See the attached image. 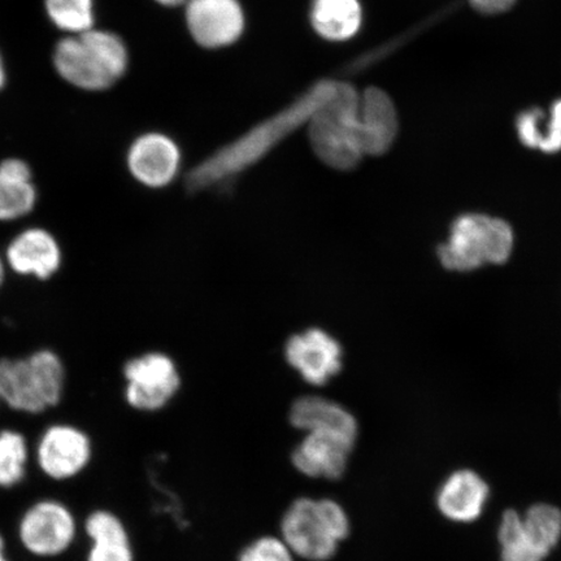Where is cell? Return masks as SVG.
<instances>
[{
  "label": "cell",
  "instance_id": "obj_33",
  "mask_svg": "<svg viewBox=\"0 0 561 561\" xmlns=\"http://www.w3.org/2000/svg\"><path fill=\"white\" fill-rule=\"evenodd\" d=\"M0 405H2V399H0Z\"/></svg>",
  "mask_w": 561,
  "mask_h": 561
},
{
  "label": "cell",
  "instance_id": "obj_29",
  "mask_svg": "<svg viewBox=\"0 0 561 561\" xmlns=\"http://www.w3.org/2000/svg\"><path fill=\"white\" fill-rule=\"evenodd\" d=\"M7 271H9V266H7L4 256L0 254V290L5 283Z\"/></svg>",
  "mask_w": 561,
  "mask_h": 561
},
{
  "label": "cell",
  "instance_id": "obj_4",
  "mask_svg": "<svg viewBox=\"0 0 561 561\" xmlns=\"http://www.w3.org/2000/svg\"><path fill=\"white\" fill-rule=\"evenodd\" d=\"M66 383V364L51 348L0 359V399L13 411L39 415L54 409L65 396Z\"/></svg>",
  "mask_w": 561,
  "mask_h": 561
},
{
  "label": "cell",
  "instance_id": "obj_20",
  "mask_svg": "<svg viewBox=\"0 0 561 561\" xmlns=\"http://www.w3.org/2000/svg\"><path fill=\"white\" fill-rule=\"evenodd\" d=\"M311 23L321 38L345 42L354 38L363 25L360 0H313Z\"/></svg>",
  "mask_w": 561,
  "mask_h": 561
},
{
  "label": "cell",
  "instance_id": "obj_13",
  "mask_svg": "<svg viewBox=\"0 0 561 561\" xmlns=\"http://www.w3.org/2000/svg\"><path fill=\"white\" fill-rule=\"evenodd\" d=\"M285 356L290 367L314 386H324L342 369L340 342L321 329L293 335L286 343Z\"/></svg>",
  "mask_w": 561,
  "mask_h": 561
},
{
  "label": "cell",
  "instance_id": "obj_11",
  "mask_svg": "<svg viewBox=\"0 0 561 561\" xmlns=\"http://www.w3.org/2000/svg\"><path fill=\"white\" fill-rule=\"evenodd\" d=\"M3 256L7 266L15 275L38 280L51 279L59 273L65 261L58 238L42 227L19 231L7 244Z\"/></svg>",
  "mask_w": 561,
  "mask_h": 561
},
{
  "label": "cell",
  "instance_id": "obj_24",
  "mask_svg": "<svg viewBox=\"0 0 561 561\" xmlns=\"http://www.w3.org/2000/svg\"><path fill=\"white\" fill-rule=\"evenodd\" d=\"M497 537L502 547V561H543L546 559L526 537L523 518L514 510L504 512Z\"/></svg>",
  "mask_w": 561,
  "mask_h": 561
},
{
  "label": "cell",
  "instance_id": "obj_9",
  "mask_svg": "<svg viewBox=\"0 0 561 561\" xmlns=\"http://www.w3.org/2000/svg\"><path fill=\"white\" fill-rule=\"evenodd\" d=\"M93 459V442L81 427L53 424L41 434L35 446L39 471L54 481L76 479Z\"/></svg>",
  "mask_w": 561,
  "mask_h": 561
},
{
  "label": "cell",
  "instance_id": "obj_30",
  "mask_svg": "<svg viewBox=\"0 0 561 561\" xmlns=\"http://www.w3.org/2000/svg\"><path fill=\"white\" fill-rule=\"evenodd\" d=\"M156 2L163 7H179L186 4L188 0H156Z\"/></svg>",
  "mask_w": 561,
  "mask_h": 561
},
{
  "label": "cell",
  "instance_id": "obj_3",
  "mask_svg": "<svg viewBox=\"0 0 561 561\" xmlns=\"http://www.w3.org/2000/svg\"><path fill=\"white\" fill-rule=\"evenodd\" d=\"M360 93L350 82L339 81L331 98L307 124L314 156L335 171L355 170L366 158L359 126Z\"/></svg>",
  "mask_w": 561,
  "mask_h": 561
},
{
  "label": "cell",
  "instance_id": "obj_21",
  "mask_svg": "<svg viewBox=\"0 0 561 561\" xmlns=\"http://www.w3.org/2000/svg\"><path fill=\"white\" fill-rule=\"evenodd\" d=\"M45 12L51 24L65 35L94 30L95 0H45Z\"/></svg>",
  "mask_w": 561,
  "mask_h": 561
},
{
  "label": "cell",
  "instance_id": "obj_28",
  "mask_svg": "<svg viewBox=\"0 0 561 561\" xmlns=\"http://www.w3.org/2000/svg\"><path fill=\"white\" fill-rule=\"evenodd\" d=\"M515 2L516 0H471L473 9L486 15L506 12Z\"/></svg>",
  "mask_w": 561,
  "mask_h": 561
},
{
  "label": "cell",
  "instance_id": "obj_22",
  "mask_svg": "<svg viewBox=\"0 0 561 561\" xmlns=\"http://www.w3.org/2000/svg\"><path fill=\"white\" fill-rule=\"evenodd\" d=\"M523 528L530 543L545 558L556 547L561 538V512L550 504H536L526 511Z\"/></svg>",
  "mask_w": 561,
  "mask_h": 561
},
{
  "label": "cell",
  "instance_id": "obj_18",
  "mask_svg": "<svg viewBox=\"0 0 561 561\" xmlns=\"http://www.w3.org/2000/svg\"><path fill=\"white\" fill-rule=\"evenodd\" d=\"M290 423L306 433L335 432L356 440L359 426L353 413L329 399L307 396L294 402Z\"/></svg>",
  "mask_w": 561,
  "mask_h": 561
},
{
  "label": "cell",
  "instance_id": "obj_27",
  "mask_svg": "<svg viewBox=\"0 0 561 561\" xmlns=\"http://www.w3.org/2000/svg\"><path fill=\"white\" fill-rule=\"evenodd\" d=\"M539 150L547 153H553L561 150V101L553 103L551 110V122L549 128L545 131V136Z\"/></svg>",
  "mask_w": 561,
  "mask_h": 561
},
{
  "label": "cell",
  "instance_id": "obj_5",
  "mask_svg": "<svg viewBox=\"0 0 561 561\" xmlns=\"http://www.w3.org/2000/svg\"><path fill=\"white\" fill-rule=\"evenodd\" d=\"M350 529V518L341 504L310 497L294 502L280 523L285 543L294 556L308 561L332 559Z\"/></svg>",
  "mask_w": 561,
  "mask_h": 561
},
{
  "label": "cell",
  "instance_id": "obj_1",
  "mask_svg": "<svg viewBox=\"0 0 561 561\" xmlns=\"http://www.w3.org/2000/svg\"><path fill=\"white\" fill-rule=\"evenodd\" d=\"M339 80L314 82L296 101L221 147L213 156L195 165L186 178V188L201 193L226 184L248 171L294 133L307 126L314 112L332 96Z\"/></svg>",
  "mask_w": 561,
  "mask_h": 561
},
{
  "label": "cell",
  "instance_id": "obj_10",
  "mask_svg": "<svg viewBox=\"0 0 561 561\" xmlns=\"http://www.w3.org/2000/svg\"><path fill=\"white\" fill-rule=\"evenodd\" d=\"M126 168L139 185L149 188L167 187L180 172V147L163 133H145L130 144L126 152Z\"/></svg>",
  "mask_w": 561,
  "mask_h": 561
},
{
  "label": "cell",
  "instance_id": "obj_15",
  "mask_svg": "<svg viewBox=\"0 0 561 561\" xmlns=\"http://www.w3.org/2000/svg\"><path fill=\"white\" fill-rule=\"evenodd\" d=\"M359 126L366 157H381L391 149L398 136V114L394 102L380 88L360 93Z\"/></svg>",
  "mask_w": 561,
  "mask_h": 561
},
{
  "label": "cell",
  "instance_id": "obj_26",
  "mask_svg": "<svg viewBox=\"0 0 561 561\" xmlns=\"http://www.w3.org/2000/svg\"><path fill=\"white\" fill-rule=\"evenodd\" d=\"M542 118V111L539 110L524 112L517 118L518 138L530 149H538L539 144H541L542 129L539 128V125H541Z\"/></svg>",
  "mask_w": 561,
  "mask_h": 561
},
{
  "label": "cell",
  "instance_id": "obj_16",
  "mask_svg": "<svg viewBox=\"0 0 561 561\" xmlns=\"http://www.w3.org/2000/svg\"><path fill=\"white\" fill-rule=\"evenodd\" d=\"M39 199L30 163L21 158L0 161V222H13L30 216Z\"/></svg>",
  "mask_w": 561,
  "mask_h": 561
},
{
  "label": "cell",
  "instance_id": "obj_8",
  "mask_svg": "<svg viewBox=\"0 0 561 561\" xmlns=\"http://www.w3.org/2000/svg\"><path fill=\"white\" fill-rule=\"evenodd\" d=\"M125 401L139 412H157L178 394L181 378L178 367L163 353H146L124 364Z\"/></svg>",
  "mask_w": 561,
  "mask_h": 561
},
{
  "label": "cell",
  "instance_id": "obj_7",
  "mask_svg": "<svg viewBox=\"0 0 561 561\" xmlns=\"http://www.w3.org/2000/svg\"><path fill=\"white\" fill-rule=\"evenodd\" d=\"M79 531L73 512L56 500L32 504L18 526L21 546L35 558L51 559L66 553L73 546Z\"/></svg>",
  "mask_w": 561,
  "mask_h": 561
},
{
  "label": "cell",
  "instance_id": "obj_2",
  "mask_svg": "<svg viewBox=\"0 0 561 561\" xmlns=\"http://www.w3.org/2000/svg\"><path fill=\"white\" fill-rule=\"evenodd\" d=\"M129 50L115 32L94 27L88 32L65 35L54 47L55 72L68 85L102 93L124 79L129 68Z\"/></svg>",
  "mask_w": 561,
  "mask_h": 561
},
{
  "label": "cell",
  "instance_id": "obj_17",
  "mask_svg": "<svg viewBox=\"0 0 561 561\" xmlns=\"http://www.w3.org/2000/svg\"><path fill=\"white\" fill-rule=\"evenodd\" d=\"M489 497V486L481 477L468 469L455 472L440 486L438 508L456 523H471L479 518Z\"/></svg>",
  "mask_w": 561,
  "mask_h": 561
},
{
  "label": "cell",
  "instance_id": "obj_6",
  "mask_svg": "<svg viewBox=\"0 0 561 561\" xmlns=\"http://www.w3.org/2000/svg\"><path fill=\"white\" fill-rule=\"evenodd\" d=\"M512 248L514 231L506 221L468 214L455 220L450 240L439 245L438 256L446 270L468 272L507 262Z\"/></svg>",
  "mask_w": 561,
  "mask_h": 561
},
{
  "label": "cell",
  "instance_id": "obj_14",
  "mask_svg": "<svg viewBox=\"0 0 561 561\" xmlns=\"http://www.w3.org/2000/svg\"><path fill=\"white\" fill-rule=\"evenodd\" d=\"M355 442L335 432L307 433L293 453V465L311 479L339 480L346 471Z\"/></svg>",
  "mask_w": 561,
  "mask_h": 561
},
{
  "label": "cell",
  "instance_id": "obj_12",
  "mask_svg": "<svg viewBox=\"0 0 561 561\" xmlns=\"http://www.w3.org/2000/svg\"><path fill=\"white\" fill-rule=\"evenodd\" d=\"M186 24L196 44L222 48L241 38L244 13L238 0H188Z\"/></svg>",
  "mask_w": 561,
  "mask_h": 561
},
{
  "label": "cell",
  "instance_id": "obj_19",
  "mask_svg": "<svg viewBox=\"0 0 561 561\" xmlns=\"http://www.w3.org/2000/svg\"><path fill=\"white\" fill-rule=\"evenodd\" d=\"M85 533L91 542L87 561H135L128 529L114 512H91L85 520Z\"/></svg>",
  "mask_w": 561,
  "mask_h": 561
},
{
  "label": "cell",
  "instance_id": "obj_25",
  "mask_svg": "<svg viewBox=\"0 0 561 561\" xmlns=\"http://www.w3.org/2000/svg\"><path fill=\"white\" fill-rule=\"evenodd\" d=\"M238 561H294V553L283 538L263 537L245 547Z\"/></svg>",
  "mask_w": 561,
  "mask_h": 561
},
{
  "label": "cell",
  "instance_id": "obj_32",
  "mask_svg": "<svg viewBox=\"0 0 561 561\" xmlns=\"http://www.w3.org/2000/svg\"><path fill=\"white\" fill-rule=\"evenodd\" d=\"M0 561H10L5 556V541L2 535H0Z\"/></svg>",
  "mask_w": 561,
  "mask_h": 561
},
{
  "label": "cell",
  "instance_id": "obj_31",
  "mask_svg": "<svg viewBox=\"0 0 561 561\" xmlns=\"http://www.w3.org/2000/svg\"><path fill=\"white\" fill-rule=\"evenodd\" d=\"M5 79H7V76H5L4 62L2 59V54H0V90H2L4 88Z\"/></svg>",
  "mask_w": 561,
  "mask_h": 561
},
{
  "label": "cell",
  "instance_id": "obj_23",
  "mask_svg": "<svg viewBox=\"0 0 561 561\" xmlns=\"http://www.w3.org/2000/svg\"><path fill=\"white\" fill-rule=\"evenodd\" d=\"M30 445L23 433L13 430L0 431V489H12L24 481Z\"/></svg>",
  "mask_w": 561,
  "mask_h": 561
}]
</instances>
